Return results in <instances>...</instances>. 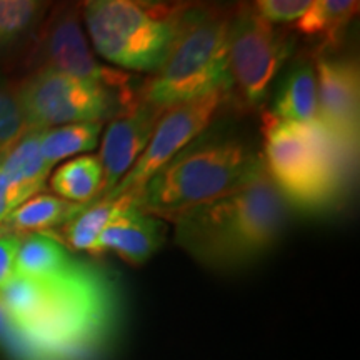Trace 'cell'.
<instances>
[{
    "instance_id": "cell-1",
    "label": "cell",
    "mask_w": 360,
    "mask_h": 360,
    "mask_svg": "<svg viewBox=\"0 0 360 360\" xmlns=\"http://www.w3.org/2000/svg\"><path fill=\"white\" fill-rule=\"evenodd\" d=\"M0 297L13 326L6 350L15 360H87L109 344L119 321L114 278L84 260L47 281L15 277Z\"/></svg>"
},
{
    "instance_id": "cell-2",
    "label": "cell",
    "mask_w": 360,
    "mask_h": 360,
    "mask_svg": "<svg viewBox=\"0 0 360 360\" xmlns=\"http://www.w3.org/2000/svg\"><path fill=\"white\" fill-rule=\"evenodd\" d=\"M175 244L215 272H237L267 257L283 236L289 204L267 174L240 191L167 219Z\"/></svg>"
},
{
    "instance_id": "cell-3",
    "label": "cell",
    "mask_w": 360,
    "mask_h": 360,
    "mask_svg": "<svg viewBox=\"0 0 360 360\" xmlns=\"http://www.w3.org/2000/svg\"><path fill=\"white\" fill-rule=\"evenodd\" d=\"M265 174L254 143L212 124L132 193L143 212L167 220L192 207L240 191Z\"/></svg>"
},
{
    "instance_id": "cell-4",
    "label": "cell",
    "mask_w": 360,
    "mask_h": 360,
    "mask_svg": "<svg viewBox=\"0 0 360 360\" xmlns=\"http://www.w3.org/2000/svg\"><path fill=\"white\" fill-rule=\"evenodd\" d=\"M262 164L285 202L307 214H326L347 195L354 157L321 124H295L262 114Z\"/></svg>"
},
{
    "instance_id": "cell-5",
    "label": "cell",
    "mask_w": 360,
    "mask_h": 360,
    "mask_svg": "<svg viewBox=\"0 0 360 360\" xmlns=\"http://www.w3.org/2000/svg\"><path fill=\"white\" fill-rule=\"evenodd\" d=\"M232 7L192 4L164 64L142 80L141 98L160 110L209 94H231L227 34Z\"/></svg>"
},
{
    "instance_id": "cell-6",
    "label": "cell",
    "mask_w": 360,
    "mask_h": 360,
    "mask_svg": "<svg viewBox=\"0 0 360 360\" xmlns=\"http://www.w3.org/2000/svg\"><path fill=\"white\" fill-rule=\"evenodd\" d=\"M191 2L89 0L80 15L94 52L115 69L152 75L169 56Z\"/></svg>"
},
{
    "instance_id": "cell-7",
    "label": "cell",
    "mask_w": 360,
    "mask_h": 360,
    "mask_svg": "<svg viewBox=\"0 0 360 360\" xmlns=\"http://www.w3.org/2000/svg\"><path fill=\"white\" fill-rule=\"evenodd\" d=\"M292 52L294 37L264 20L252 4L232 7L227 34L231 101L245 110L264 107Z\"/></svg>"
},
{
    "instance_id": "cell-8",
    "label": "cell",
    "mask_w": 360,
    "mask_h": 360,
    "mask_svg": "<svg viewBox=\"0 0 360 360\" xmlns=\"http://www.w3.org/2000/svg\"><path fill=\"white\" fill-rule=\"evenodd\" d=\"M17 87L29 130L105 122L141 102H132L102 85L51 69L30 70Z\"/></svg>"
},
{
    "instance_id": "cell-9",
    "label": "cell",
    "mask_w": 360,
    "mask_h": 360,
    "mask_svg": "<svg viewBox=\"0 0 360 360\" xmlns=\"http://www.w3.org/2000/svg\"><path fill=\"white\" fill-rule=\"evenodd\" d=\"M80 20V4H64L51 8L25 64L30 70H57L102 85L132 102L141 101L142 80L137 75L102 64L90 49Z\"/></svg>"
},
{
    "instance_id": "cell-10",
    "label": "cell",
    "mask_w": 360,
    "mask_h": 360,
    "mask_svg": "<svg viewBox=\"0 0 360 360\" xmlns=\"http://www.w3.org/2000/svg\"><path fill=\"white\" fill-rule=\"evenodd\" d=\"M227 102H231V94L217 90L197 101L180 103L165 110L160 115L143 154L125 174L119 186L103 199H117L125 193H135L146 186L152 175L159 172L184 147L195 141L217 120L220 109Z\"/></svg>"
},
{
    "instance_id": "cell-11",
    "label": "cell",
    "mask_w": 360,
    "mask_h": 360,
    "mask_svg": "<svg viewBox=\"0 0 360 360\" xmlns=\"http://www.w3.org/2000/svg\"><path fill=\"white\" fill-rule=\"evenodd\" d=\"M319 124L345 148L357 154L360 134V72L354 58L317 56Z\"/></svg>"
},
{
    "instance_id": "cell-12",
    "label": "cell",
    "mask_w": 360,
    "mask_h": 360,
    "mask_svg": "<svg viewBox=\"0 0 360 360\" xmlns=\"http://www.w3.org/2000/svg\"><path fill=\"white\" fill-rule=\"evenodd\" d=\"M162 114L164 110L141 98L134 109L110 120L103 132L98 155L102 165V188L98 200L119 186L120 180L143 154Z\"/></svg>"
},
{
    "instance_id": "cell-13",
    "label": "cell",
    "mask_w": 360,
    "mask_h": 360,
    "mask_svg": "<svg viewBox=\"0 0 360 360\" xmlns=\"http://www.w3.org/2000/svg\"><path fill=\"white\" fill-rule=\"evenodd\" d=\"M165 233L164 220L139 209L132 195L129 204L105 225L92 255L98 257L112 252L124 262L141 267L164 245Z\"/></svg>"
},
{
    "instance_id": "cell-14",
    "label": "cell",
    "mask_w": 360,
    "mask_h": 360,
    "mask_svg": "<svg viewBox=\"0 0 360 360\" xmlns=\"http://www.w3.org/2000/svg\"><path fill=\"white\" fill-rule=\"evenodd\" d=\"M40 134L42 130H29L0 152V165L17 207L44 191L52 170L40 150Z\"/></svg>"
},
{
    "instance_id": "cell-15",
    "label": "cell",
    "mask_w": 360,
    "mask_h": 360,
    "mask_svg": "<svg viewBox=\"0 0 360 360\" xmlns=\"http://www.w3.org/2000/svg\"><path fill=\"white\" fill-rule=\"evenodd\" d=\"M270 114L287 122H319L317 77L314 60L299 58L289 67L274 92Z\"/></svg>"
},
{
    "instance_id": "cell-16",
    "label": "cell",
    "mask_w": 360,
    "mask_h": 360,
    "mask_svg": "<svg viewBox=\"0 0 360 360\" xmlns=\"http://www.w3.org/2000/svg\"><path fill=\"white\" fill-rule=\"evenodd\" d=\"M51 8L37 0H0V62L27 58Z\"/></svg>"
},
{
    "instance_id": "cell-17",
    "label": "cell",
    "mask_w": 360,
    "mask_h": 360,
    "mask_svg": "<svg viewBox=\"0 0 360 360\" xmlns=\"http://www.w3.org/2000/svg\"><path fill=\"white\" fill-rule=\"evenodd\" d=\"M87 205L74 204L51 193H39L17 207L4 222L2 229L17 236L51 233L82 212Z\"/></svg>"
},
{
    "instance_id": "cell-18",
    "label": "cell",
    "mask_w": 360,
    "mask_h": 360,
    "mask_svg": "<svg viewBox=\"0 0 360 360\" xmlns=\"http://www.w3.org/2000/svg\"><path fill=\"white\" fill-rule=\"evenodd\" d=\"M130 199H132V195L125 193L117 199H101L92 202L85 207L82 212L49 236L57 238L65 249L69 247L72 250L87 252L92 255L97 238L105 229V225L129 204Z\"/></svg>"
},
{
    "instance_id": "cell-19",
    "label": "cell",
    "mask_w": 360,
    "mask_h": 360,
    "mask_svg": "<svg viewBox=\"0 0 360 360\" xmlns=\"http://www.w3.org/2000/svg\"><path fill=\"white\" fill-rule=\"evenodd\" d=\"M72 262L74 257L57 238L49 233H27L20 238L15 274L30 281H47L60 276Z\"/></svg>"
},
{
    "instance_id": "cell-20",
    "label": "cell",
    "mask_w": 360,
    "mask_h": 360,
    "mask_svg": "<svg viewBox=\"0 0 360 360\" xmlns=\"http://www.w3.org/2000/svg\"><path fill=\"white\" fill-rule=\"evenodd\" d=\"M359 8L357 0H314L294 29L304 37L321 40L322 47L335 45L357 17Z\"/></svg>"
},
{
    "instance_id": "cell-21",
    "label": "cell",
    "mask_w": 360,
    "mask_h": 360,
    "mask_svg": "<svg viewBox=\"0 0 360 360\" xmlns=\"http://www.w3.org/2000/svg\"><path fill=\"white\" fill-rule=\"evenodd\" d=\"M51 188L60 199L92 204L102 188V165L97 155H80L60 165L51 177Z\"/></svg>"
},
{
    "instance_id": "cell-22",
    "label": "cell",
    "mask_w": 360,
    "mask_h": 360,
    "mask_svg": "<svg viewBox=\"0 0 360 360\" xmlns=\"http://www.w3.org/2000/svg\"><path fill=\"white\" fill-rule=\"evenodd\" d=\"M102 130L103 122L70 124L42 130L40 150L45 162L53 167L57 162L69 157L96 150Z\"/></svg>"
},
{
    "instance_id": "cell-23",
    "label": "cell",
    "mask_w": 360,
    "mask_h": 360,
    "mask_svg": "<svg viewBox=\"0 0 360 360\" xmlns=\"http://www.w3.org/2000/svg\"><path fill=\"white\" fill-rule=\"evenodd\" d=\"M17 84L0 74V152L29 132Z\"/></svg>"
},
{
    "instance_id": "cell-24",
    "label": "cell",
    "mask_w": 360,
    "mask_h": 360,
    "mask_svg": "<svg viewBox=\"0 0 360 360\" xmlns=\"http://www.w3.org/2000/svg\"><path fill=\"white\" fill-rule=\"evenodd\" d=\"M312 0H257L254 11L272 25H294L307 12Z\"/></svg>"
},
{
    "instance_id": "cell-25",
    "label": "cell",
    "mask_w": 360,
    "mask_h": 360,
    "mask_svg": "<svg viewBox=\"0 0 360 360\" xmlns=\"http://www.w3.org/2000/svg\"><path fill=\"white\" fill-rule=\"evenodd\" d=\"M22 236L11 232L0 233V290L17 277L15 264Z\"/></svg>"
},
{
    "instance_id": "cell-26",
    "label": "cell",
    "mask_w": 360,
    "mask_h": 360,
    "mask_svg": "<svg viewBox=\"0 0 360 360\" xmlns=\"http://www.w3.org/2000/svg\"><path fill=\"white\" fill-rule=\"evenodd\" d=\"M15 209L17 204L15 200H13V195L11 192V187H8L6 175H4L2 165H0V229H2L4 222H6L8 215H11Z\"/></svg>"
},
{
    "instance_id": "cell-27",
    "label": "cell",
    "mask_w": 360,
    "mask_h": 360,
    "mask_svg": "<svg viewBox=\"0 0 360 360\" xmlns=\"http://www.w3.org/2000/svg\"><path fill=\"white\" fill-rule=\"evenodd\" d=\"M12 332H13V326L11 321V315H8L6 304H4L2 297H0V345H2L4 349L7 347L8 340H11L12 337Z\"/></svg>"
},
{
    "instance_id": "cell-28",
    "label": "cell",
    "mask_w": 360,
    "mask_h": 360,
    "mask_svg": "<svg viewBox=\"0 0 360 360\" xmlns=\"http://www.w3.org/2000/svg\"><path fill=\"white\" fill-rule=\"evenodd\" d=\"M2 232H6V231H4V229H0V233H2Z\"/></svg>"
}]
</instances>
